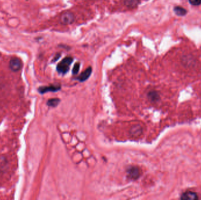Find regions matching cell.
Returning <instances> with one entry per match:
<instances>
[{"instance_id": "1", "label": "cell", "mask_w": 201, "mask_h": 200, "mask_svg": "<svg viewBox=\"0 0 201 200\" xmlns=\"http://www.w3.org/2000/svg\"><path fill=\"white\" fill-rule=\"evenodd\" d=\"M73 61V58L71 57H66L58 65L57 67V71L60 73L65 74L68 71L70 66L72 64Z\"/></svg>"}, {"instance_id": "11", "label": "cell", "mask_w": 201, "mask_h": 200, "mask_svg": "<svg viewBox=\"0 0 201 200\" xmlns=\"http://www.w3.org/2000/svg\"><path fill=\"white\" fill-rule=\"evenodd\" d=\"M149 96L152 100H157L159 98L158 93L156 92H151L149 94Z\"/></svg>"}, {"instance_id": "13", "label": "cell", "mask_w": 201, "mask_h": 200, "mask_svg": "<svg viewBox=\"0 0 201 200\" xmlns=\"http://www.w3.org/2000/svg\"><path fill=\"white\" fill-rule=\"evenodd\" d=\"M189 2L195 6H199L201 4V0H189Z\"/></svg>"}, {"instance_id": "12", "label": "cell", "mask_w": 201, "mask_h": 200, "mask_svg": "<svg viewBox=\"0 0 201 200\" xmlns=\"http://www.w3.org/2000/svg\"><path fill=\"white\" fill-rule=\"evenodd\" d=\"M79 68H80V64L79 63H76L74 65L73 69H72L73 74H74V75L77 74L79 72Z\"/></svg>"}, {"instance_id": "4", "label": "cell", "mask_w": 201, "mask_h": 200, "mask_svg": "<svg viewBox=\"0 0 201 200\" xmlns=\"http://www.w3.org/2000/svg\"><path fill=\"white\" fill-rule=\"evenodd\" d=\"M180 199L184 200H196L198 199L196 193L192 191H187L183 193L180 197Z\"/></svg>"}, {"instance_id": "2", "label": "cell", "mask_w": 201, "mask_h": 200, "mask_svg": "<svg viewBox=\"0 0 201 200\" xmlns=\"http://www.w3.org/2000/svg\"><path fill=\"white\" fill-rule=\"evenodd\" d=\"M22 66L21 61L18 57H13L9 61V67L12 71H19L21 69Z\"/></svg>"}, {"instance_id": "8", "label": "cell", "mask_w": 201, "mask_h": 200, "mask_svg": "<svg viewBox=\"0 0 201 200\" xmlns=\"http://www.w3.org/2000/svg\"><path fill=\"white\" fill-rule=\"evenodd\" d=\"M139 0H123V4L129 8H135L138 6Z\"/></svg>"}, {"instance_id": "7", "label": "cell", "mask_w": 201, "mask_h": 200, "mask_svg": "<svg viewBox=\"0 0 201 200\" xmlns=\"http://www.w3.org/2000/svg\"><path fill=\"white\" fill-rule=\"evenodd\" d=\"M91 73H92V68L88 67L86 70H85L79 75L78 79L80 82H84L86 80V79L90 76Z\"/></svg>"}, {"instance_id": "9", "label": "cell", "mask_w": 201, "mask_h": 200, "mask_svg": "<svg viewBox=\"0 0 201 200\" xmlns=\"http://www.w3.org/2000/svg\"><path fill=\"white\" fill-rule=\"evenodd\" d=\"M174 11L175 14L179 16H183L187 14V10L181 7H176L174 8Z\"/></svg>"}, {"instance_id": "10", "label": "cell", "mask_w": 201, "mask_h": 200, "mask_svg": "<svg viewBox=\"0 0 201 200\" xmlns=\"http://www.w3.org/2000/svg\"><path fill=\"white\" fill-rule=\"evenodd\" d=\"M59 103V99L57 98L51 99L48 101L47 105L51 107H56Z\"/></svg>"}, {"instance_id": "6", "label": "cell", "mask_w": 201, "mask_h": 200, "mask_svg": "<svg viewBox=\"0 0 201 200\" xmlns=\"http://www.w3.org/2000/svg\"><path fill=\"white\" fill-rule=\"evenodd\" d=\"M128 174L130 179L136 180L139 177L140 175V171L138 167H133L130 168L128 170Z\"/></svg>"}, {"instance_id": "3", "label": "cell", "mask_w": 201, "mask_h": 200, "mask_svg": "<svg viewBox=\"0 0 201 200\" xmlns=\"http://www.w3.org/2000/svg\"><path fill=\"white\" fill-rule=\"evenodd\" d=\"M74 20V15L71 12H65L61 16V21L64 24H71Z\"/></svg>"}, {"instance_id": "5", "label": "cell", "mask_w": 201, "mask_h": 200, "mask_svg": "<svg viewBox=\"0 0 201 200\" xmlns=\"http://www.w3.org/2000/svg\"><path fill=\"white\" fill-rule=\"evenodd\" d=\"M61 88L60 86H44V87H40L38 89V91L40 93H45L47 92H57L58 90H59Z\"/></svg>"}]
</instances>
